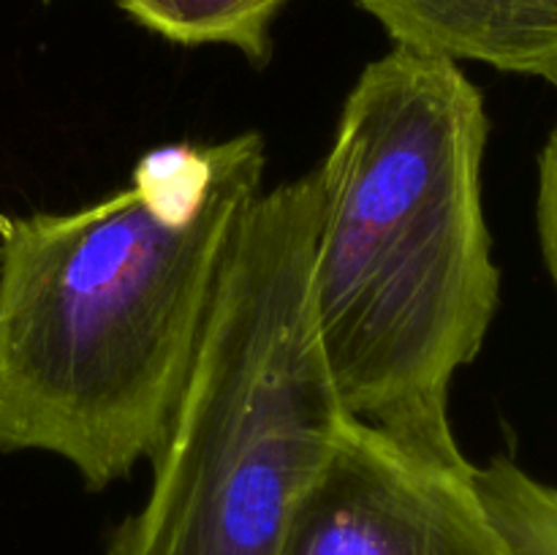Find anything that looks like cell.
Listing matches in <instances>:
<instances>
[{
    "label": "cell",
    "instance_id": "5",
    "mask_svg": "<svg viewBox=\"0 0 557 555\" xmlns=\"http://www.w3.org/2000/svg\"><path fill=\"white\" fill-rule=\"evenodd\" d=\"M392 47L536 76L557 90V0H354Z\"/></svg>",
    "mask_w": 557,
    "mask_h": 555
},
{
    "label": "cell",
    "instance_id": "7",
    "mask_svg": "<svg viewBox=\"0 0 557 555\" xmlns=\"http://www.w3.org/2000/svg\"><path fill=\"white\" fill-rule=\"evenodd\" d=\"M536 229L544 264L557 292V123L549 131L539 156V194H536Z\"/></svg>",
    "mask_w": 557,
    "mask_h": 555
},
{
    "label": "cell",
    "instance_id": "3",
    "mask_svg": "<svg viewBox=\"0 0 557 555\" xmlns=\"http://www.w3.org/2000/svg\"><path fill=\"white\" fill-rule=\"evenodd\" d=\"M315 201L313 169L245 212L150 493L107 555H283L348 419L310 305Z\"/></svg>",
    "mask_w": 557,
    "mask_h": 555
},
{
    "label": "cell",
    "instance_id": "4",
    "mask_svg": "<svg viewBox=\"0 0 557 555\" xmlns=\"http://www.w3.org/2000/svg\"><path fill=\"white\" fill-rule=\"evenodd\" d=\"M283 555L517 553L473 484V462L428 460L348 417L299 501Z\"/></svg>",
    "mask_w": 557,
    "mask_h": 555
},
{
    "label": "cell",
    "instance_id": "1",
    "mask_svg": "<svg viewBox=\"0 0 557 555\" xmlns=\"http://www.w3.org/2000/svg\"><path fill=\"white\" fill-rule=\"evenodd\" d=\"M264 166L259 131L180 141L96 205L0 212V452L63 457L90 490L150 460Z\"/></svg>",
    "mask_w": 557,
    "mask_h": 555
},
{
    "label": "cell",
    "instance_id": "6",
    "mask_svg": "<svg viewBox=\"0 0 557 555\" xmlns=\"http://www.w3.org/2000/svg\"><path fill=\"white\" fill-rule=\"evenodd\" d=\"M136 25L180 47L239 49L253 65L272 54V25L288 0H114Z\"/></svg>",
    "mask_w": 557,
    "mask_h": 555
},
{
    "label": "cell",
    "instance_id": "8",
    "mask_svg": "<svg viewBox=\"0 0 557 555\" xmlns=\"http://www.w3.org/2000/svg\"><path fill=\"white\" fill-rule=\"evenodd\" d=\"M44 3H49V0H44Z\"/></svg>",
    "mask_w": 557,
    "mask_h": 555
},
{
    "label": "cell",
    "instance_id": "2",
    "mask_svg": "<svg viewBox=\"0 0 557 555\" xmlns=\"http://www.w3.org/2000/svg\"><path fill=\"white\" fill-rule=\"evenodd\" d=\"M490 118L460 63L392 47L364 65L315 169L310 305L348 417L468 466L449 422L500 270L482 199Z\"/></svg>",
    "mask_w": 557,
    "mask_h": 555
}]
</instances>
